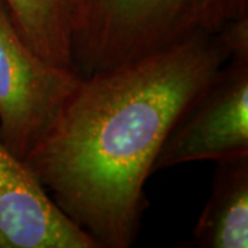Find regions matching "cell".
<instances>
[{
  "mask_svg": "<svg viewBox=\"0 0 248 248\" xmlns=\"http://www.w3.org/2000/svg\"><path fill=\"white\" fill-rule=\"evenodd\" d=\"M211 193L193 228L199 248L248 247V155L217 160Z\"/></svg>",
  "mask_w": 248,
  "mask_h": 248,
  "instance_id": "obj_6",
  "label": "cell"
},
{
  "mask_svg": "<svg viewBox=\"0 0 248 248\" xmlns=\"http://www.w3.org/2000/svg\"><path fill=\"white\" fill-rule=\"evenodd\" d=\"M36 55L0 0V138L18 157L45 138L80 81Z\"/></svg>",
  "mask_w": 248,
  "mask_h": 248,
  "instance_id": "obj_3",
  "label": "cell"
},
{
  "mask_svg": "<svg viewBox=\"0 0 248 248\" xmlns=\"http://www.w3.org/2000/svg\"><path fill=\"white\" fill-rule=\"evenodd\" d=\"M243 18L248 0H75V71L86 78Z\"/></svg>",
  "mask_w": 248,
  "mask_h": 248,
  "instance_id": "obj_2",
  "label": "cell"
},
{
  "mask_svg": "<svg viewBox=\"0 0 248 248\" xmlns=\"http://www.w3.org/2000/svg\"><path fill=\"white\" fill-rule=\"evenodd\" d=\"M18 33L42 60L75 71L72 32L75 0H4Z\"/></svg>",
  "mask_w": 248,
  "mask_h": 248,
  "instance_id": "obj_7",
  "label": "cell"
},
{
  "mask_svg": "<svg viewBox=\"0 0 248 248\" xmlns=\"http://www.w3.org/2000/svg\"><path fill=\"white\" fill-rule=\"evenodd\" d=\"M229 57L221 31L81 78L28 153V169L97 248L135 244L163 143Z\"/></svg>",
  "mask_w": 248,
  "mask_h": 248,
  "instance_id": "obj_1",
  "label": "cell"
},
{
  "mask_svg": "<svg viewBox=\"0 0 248 248\" xmlns=\"http://www.w3.org/2000/svg\"><path fill=\"white\" fill-rule=\"evenodd\" d=\"M248 155V50L233 53L174 124L153 172Z\"/></svg>",
  "mask_w": 248,
  "mask_h": 248,
  "instance_id": "obj_4",
  "label": "cell"
},
{
  "mask_svg": "<svg viewBox=\"0 0 248 248\" xmlns=\"http://www.w3.org/2000/svg\"><path fill=\"white\" fill-rule=\"evenodd\" d=\"M0 248H97L1 138Z\"/></svg>",
  "mask_w": 248,
  "mask_h": 248,
  "instance_id": "obj_5",
  "label": "cell"
}]
</instances>
